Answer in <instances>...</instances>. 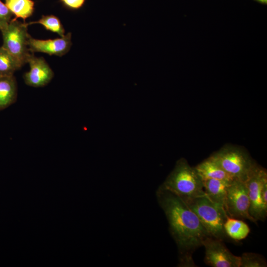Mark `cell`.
Here are the masks:
<instances>
[{"mask_svg": "<svg viewBox=\"0 0 267 267\" xmlns=\"http://www.w3.org/2000/svg\"><path fill=\"white\" fill-rule=\"evenodd\" d=\"M156 195L178 248L179 266L195 267L192 253L202 246L204 239L212 236L196 214L178 196L161 186L157 190Z\"/></svg>", "mask_w": 267, "mask_h": 267, "instance_id": "6da1fadb", "label": "cell"}, {"mask_svg": "<svg viewBox=\"0 0 267 267\" xmlns=\"http://www.w3.org/2000/svg\"><path fill=\"white\" fill-rule=\"evenodd\" d=\"M160 186L184 202L206 195L201 178L195 167H191L183 158L177 161L174 169Z\"/></svg>", "mask_w": 267, "mask_h": 267, "instance_id": "7a4b0ae2", "label": "cell"}, {"mask_svg": "<svg viewBox=\"0 0 267 267\" xmlns=\"http://www.w3.org/2000/svg\"><path fill=\"white\" fill-rule=\"evenodd\" d=\"M185 202L212 237L222 241L228 237L223 227L228 215L223 207L213 202L206 195Z\"/></svg>", "mask_w": 267, "mask_h": 267, "instance_id": "3957f363", "label": "cell"}, {"mask_svg": "<svg viewBox=\"0 0 267 267\" xmlns=\"http://www.w3.org/2000/svg\"><path fill=\"white\" fill-rule=\"evenodd\" d=\"M235 179L245 181L258 165L241 147L225 145L210 156Z\"/></svg>", "mask_w": 267, "mask_h": 267, "instance_id": "277c9868", "label": "cell"}, {"mask_svg": "<svg viewBox=\"0 0 267 267\" xmlns=\"http://www.w3.org/2000/svg\"><path fill=\"white\" fill-rule=\"evenodd\" d=\"M250 201L249 213L256 221H264L267 215V173L257 165L245 181Z\"/></svg>", "mask_w": 267, "mask_h": 267, "instance_id": "5b68a950", "label": "cell"}, {"mask_svg": "<svg viewBox=\"0 0 267 267\" xmlns=\"http://www.w3.org/2000/svg\"><path fill=\"white\" fill-rule=\"evenodd\" d=\"M27 23L12 19L7 26L1 30L2 46L17 58L23 65L28 63L32 53L29 48L28 40L30 35Z\"/></svg>", "mask_w": 267, "mask_h": 267, "instance_id": "8992f818", "label": "cell"}, {"mask_svg": "<svg viewBox=\"0 0 267 267\" xmlns=\"http://www.w3.org/2000/svg\"><path fill=\"white\" fill-rule=\"evenodd\" d=\"M248 190L245 181L233 180L227 188L224 210L228 217L238 219H247L256 223L250 215Z\"/></svg>", "mask_w": 267, "mask_h": 267, "instance_id": "52a82bcc", "label": "cell"}, {"mask_svg": "<svg viewBox=\"0 0 267 267\" xmlns=\"http://www.w3.org/2000/svg\"><path fill=\"white\" fill-rule=\"evenodd\" d=\"M205 249V263L213 267H240V257L232 254L222 241L210 236L202 242Z\"/></svg>", "mask_w": 267, "mask_h": 267, "instance_id": "ba28073f", "label": "cell"}, {"mask_svg": "<svg viewBox=\"0 0 267 267\" xmlns=\"http://www.w3.org/2000/svg\"><path fill=\"white\" fill-rule=\"evenodd\" d=\"M71 37V33H68L60 38L45 40L35 39L30 35L28 45L32 53L40 52L50 55L62 56L66 54L71 48L72 45Z\"/></svg>", "mask_w": 267, "mask_h": 267, "instance_id": "9c48e42d", "label": "cell"}, {"mask_svg": "<svg viewBox=\"0 0 267 267\" xmlns=\"http://www.w3.org/2000/svg\"><path fill=\"white\" fill-rule=\"evenodd\" d=\"M30 70L24 73L25 84L33 87H43L47 85L54 76V73L43 57H37L34 53L29 58Z\"/></svg>", "mask_w": 267, "mask_h": 267, "instance_id": "30bf717a", "label": "cell"}, {"mask_svg": "<svg viewBox=\"0 0 267 267\" xmlns=\"http://www.w3.org/2000/svg\"><path fill=\"white\" fill-rule=\"evenodd\" d=\"M202 179L207 197L214 203L224 208L227 188L233 180L212 178Z\"/></svg>", "mask_w": 267, "mask_h": 267, "instance_id": "8fae6325", "label": "cell"}, {"mask_svg": "<svg viewBox=\"0 0 267 267\" xmlns=\"http://www.w3.org/2000/svg\"><path fill=\"white\" fill-rule=\"evenodd\" d=\"M17 97V85L14 75L0 76V111L13 103Z\"/></svg>", "mask_w": 267, "mask_h": 267, "instance_id": "7c38bea8", "label": "cell"}, {"mask_svg": "<svg viewBox=\"0 0 267 267\" xmlns=\"http://www.w3.org/2000/svg\"><path fill=\"white\" fill-rule=\"evenodd\" d=\"M202 179H235L224 171L211 157L195 167Z\"/></svg>", "mask_w": 267, "mask_h": 267, "instance_id": "4fadbf2b", "label": "cell"}, {"mask_svg": "<svg viewBox=\"0 0 267 267\" xmlns=\"http://www.w3.org/2000/svg\"><path fill=\"white\" fill-rule=\"evenodd\" d=\"M223 227L227 237L234 240H241L245 238L250 231L249 226L245 222L228 216L226 217Z\"/></svg>", "mask_w": 267, "mask_h": 267, "instance_id": "5bb4252c", "label": "cell"}, {"mask_svg": "<svg viewBox=\"0 0 267 267\" xmlns=\"http://www.w3.org/2000/svg\"><path fill=\"white\" fill-rule=\"evenodd\" d=\"M4 3L11 11L16 20L21 18L24 22L31 16L34 11L35 2L32 0H4Z\"/></svg>", "mask_w": 267, "mask_h": 267, "instance_id": "9a60e30c", "label": "cell"}, {"mask_svg": "<svg viewBox=\"0 0 267 267\" xmlns=\"http://www.w3.org/2000/svg\"><path fill=\"white\" fill-rule=\"evenodd\" d=\"M23 66L13 55L2 46L0 47V76L13 75Z\"/></svg>", "mask_w": 267, "mask_h": 267, "instance_id": "2e32d148", "label": "cell"}, {"mask_svg": "<svg viewBox=\"0 0 267 267\" xmlns=\"http://www.w3.org/2000/svg\"><path fill=\"white\" fill-rule=\"evenodd\" d=\"M40 24L48 31L58 34L61 37L65 35V30L59 18L53 15H43L39 20L28 23V25Z\"/></svg>", "mask_w": 267, "mask_h": 267, "instance_id": "e0dca14e", "label": "cell"}, {"mask_svg": "<svg viewBox=\"0 0 267 267\" xmlns=\"http://www.w3.org/2000/svg\"><path fill=\"white\" fill-rule=\"evenodd\" d=\"M266 260L262 255L254 253H244L240 257V267H266Z\"/></svg>", "mask_w": 267, "mask_h": 267, "instance_id": "ac0fdd59", "label": "cell"}, {"mask_svg": "<svg viewBox=\"0 0 267 267\" xmlns=\"http://www.w3.org/2000/svg\"><path fill=\"white\" fill-rule=\"evenodd\" d=\"M13 13L0 0V30L5 29L12 20Z\"/></svg>", "mask_w": 267, "mask_h": 267, "instance_id": "d6986e66", "label": "cell"}, {"mask_svg": "<svg viewBox=\"0 0 267 267\" xmlns=\"http://www.w3.org/2000/svg\"><path fill=\"white\" fill-rule=\"evenodd\" d=\"M67 8L73 10L81 9L84 5L86 0H60Z\"/></svg>", "mask_w": 267, "mask_h": 267, "instance_id": "ffe728a7", "label": "cell"}, {"mask_svg": "<svg viewBox=\"0 0 267 267\" xmlns=\"http://www.w3.org/2000/svg\"><path fill=\"white\" fill-rule=\"evenodd\" d=\"M255 0L263 4H266L267 3V0Z\"/></svg>", "mask_w": 267, "mask_h": 267, "instance_id": "44dd1931", "label": "cell"}]
</instances>
